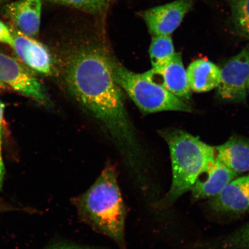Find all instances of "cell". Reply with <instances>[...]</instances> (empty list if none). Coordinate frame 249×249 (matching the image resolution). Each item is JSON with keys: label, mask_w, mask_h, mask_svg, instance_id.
<instances>
[{"label": "cell", "mask_w": 249, "mask_h": 249, "mask_svg": "<svg viewBox=\"0 0 249 249\" xmlns=\"http://www.w3.org/2000/svg\"><path fill=\"white\" fill-rule=\"evenodd\" d=\"M71 202L82 222L107 236L121 249H126L127 208L114 165H106L93 184Z\"/></svg>", "instance_id": "cell-2"}, {"label": "cell", "mask_w": 249, "mask_h": 249, "mask_svg": "<svg viewBox=\"0 0 249 249\" xmlns=\"http://www.w3.org/2000/svg\"><path fill=\"white\" fill-rule=\"evenodd\" d=\"M110 60L100 48L82 47L67 58L65 80L74 98L110 133L130 179L137 188L142 189L150 181L148 165L112 73Z\"/></svg>", "instance_id": "cell-1"}, {"label": "cell", "mask_w": 249, "mask_h": 249, "mask_svg": "<svg viewBox=\"0 0 249 249\" xmlns=\"http://www.w3.org/2000/svg\"><path fill=\"white\" fill-rule=\"evenodd\" d=\"M6 86L40 104H48L39 81L16 59L0 52V87Z\"/></svg>", "instance_id": "cell-6"}, {"label": "cell", "mask_w": 249, "mask_h": 249, "mask_svg": "<svg viewBox=\"0 0 249 249\" xmlns=\"http://www.w3.org/2000/svg\"><path fill=\"white\" fill-rule=\"evenodd\" d=\"M190 89L196 92H205L217 88L221 79L220 69L208 60L199 59L192 62L186 70Z\"/></svg>", "instance_id": "cell-14"}, {"label": "cell", "mask_w": 249, "mask_h": 249, "mask_svg": "<svg viewBox=\"0 0 249 249\" xmlns=\"http://www.w3.org/2000/svg\"><path fill=\"white\" fill-rule=\"evenodd\" d=\"M193 7L192 0H176L145 11L143 19L153 36H170Z\"/></svg>", "instance_id": "cell-7"}, {"label": "cell", "mask_w": 249, "mask_h": 249, "mask_svg": "<svg viewBox=\"0 0 249 249\" xmlns=\"http://www.w3.org/2000/svg\"><path fill=\"white\" fill-rule=\"evenodd\" d=\"M143 74L152 82L182 101L186 102L191 99L192 91L189 88L186 70L179 53H176L173 58L163 66L152 68Z\"/></svg>", "instance_id": "cell-8"}, {"label": "cell", "mask_w": 249, "mask_h": 249, "mask_svg": "<svg viewBox=\"0 0 249 249\" xmlns=\"http://www.w3.org/2000/svg\"><path fill=\"white\" fill-rule=\"evenodd\" d=\"M56 4L70 6L91 14H97L104 9L107 0H49Z\"/></svg>", "instance_id": "cell-18"}, {"label": "cell", "mask_w": 249, "mask_h": 249, "mask_svg": "<svg viewBox=\"0 0 249 249\" xmlns=\"http://www.w3.org/2000/svg\"><path fill=\"white\" fill-rule=\"evenodd\" d=\"M217 213H240L249 210V175L236 177L210 202Z\"/></svg>", "instance_id": "cell-12"}, {"label": "cell", "mask_w": 249, "mask_h": 249, "mask_svg": "<svg viewBox=\"0 0 249 249\" xmlns=\"http://www.w3.org/2000/svg\"><path fill=\"white\" fill-rule=\"evenodd\" d=\"M235 29L249 39V0H229Z\"/></svg>", "instance_id": "cell-16"}, {"label": "cell", "mask_w": 249, "mask_h": 249, "mask_svg": "<svg viewBox=\"0 0 249 249\" xmlns=\"http://www.w3.org/2000/svg\"><path fill=\"white\" fill-rule=\"evenodd\" d=\"M5 0H0V4H2V2H4Z\"/></svg>", "instance_id": "cell-22"}, {"label": "cell", "mask_w": 249, "mask_h": 249, "mask_svg": "<svg viewBox=\"0 0 249 249\" xmlns=\"http://www.w3.org/2000/svg\"><path fill=\"white\" fill-rule=\"evenodd\" d=\"M4 105L0 102V129H2L3 122V114H4Z\"/></svg>", "instance_id": "cell-21"}, {"label": "cell", "mask_w": 249, "mask_h": 249, "mask_svg": "<svg viewBox=\"0 0 249 249\" xmlns=\"http://www.w3.org/2000/svg\"><path fill=\"white\" fill-rule=\"evenodd\" d=\"M153 68L163 66L173 58L176 54L172 39L170 36H155L149 50Z\"/></svg>", "instance_id": "cell-15"}, {"label": "cell", "mask_w": 249, "mask_h": 249, "mask_svg": "<svg viewBox=\"0 0 249 249\" xmlns=\"http://www.w3.org/2000/svg\"><path fill=\"white\" fill-rule=\"evenodd\" d=\"M161 135L169 146L172 182L160 205H170L191 191L199 176L216 160L215 149L191 134L178 129L163 130Z\"/></svg>", "instance_id": "cell-3"}, {"label": "cell", "mask_w": 249, "mask_h": 249, "mask_svg": "<svg viewBox=\"0 0 249 249\" xmlns=\"http://www.w3.org/2000/svg\"><path fill=\"white\" fill-rule=\"evenodd\" d=\"M42 0H17L2 8L9 23L25 35L34 37L39 32Z\"/></svg>", "instance_id": "cell-10"}, {"label": "cell", "mask_w": 249, "mask_h": 249, "mask_svg": "<svg viewBox=\"0 0 249 249\" xmlns=\"http://www.w3.org/2000/svg\"><path fill=\"white\" fill-rule=\"evenodd\" d=\"M14 38L12 48L20 60L30 69L43 74L53 71V59L47 47L38 40L20 32L9 25Z\"/></svg>", "instance_id": "cell-9"}, {"label": "cell", "mask_w": 249, "mask_h": 249, "mask_svg": "<svg viewBox=\"0 0 249 249\" xmlns=\"http://www.w3.org/2000/svg\"><path fill=\"white\" fill-rule=\"evenodd\" d=\"M216 158L233 172L249 171V140L235 136L224 144L214 147Z\"/></svg>", "instance_id": "cell-13"}, {"label": "cell", "mask_w": 249, "mask_h": 249, "mask_svg": "<svg viewBox=\"0 0 249 249\" xmlns=\"http://www.w3.org/2000/svg\"><path fill=\"white\" fill-rule=\"evenodd\" d=\"M46 249H107L98 246L76 244L67 241H58L53 243Z\"/></svg>", "instance_id": "cell-19"}, {"label": "cell", "mask_w": 249, "mask_h": 249, "mask_svg": "<svg viewBox=\"0 0 249 249\" xmlns=\"http://www.w3.org/2000/svg\"><path fill=\"white\" fill-rule=\"evenodd\" d=\"M238 176L216 158L199 176L191 191L195 200L213 197Z\"/></svg>", "instance_id": "cell-11"}, {"label": "cell", "mask_w": 249, "mask_h": 249, "mask_svg": "<svg viewBox=\"0 0 249 249\" xmlns=\"http://www.w3.org/2000/svg\"><path fill=\"white\" fill-rule=\"evenodd\" d=\"M220 73L217 87L219 97L229 102H245L249 82V45L230 59L220 69Z\"/></svg>", "instance_id": "cell-5"}, {"label": "cell", "mask_w": 249, "mask_h": 249, "mask_svg": "<svg viewBox=\"0 0 249 249\" xmlns=\"http://www.w3.org/2000/svg\"><path fill=\"white\" fill-rule=\"evenodd\" d=\"M219 249H249V222L227 236Z\"/></svg>", "instance_id": "cell-17"}, {"label": "cell", "mask_w": 249, "mask_h": 249, "mask_svg": "<svg viewBox=\"0 0 249 249\" xmlns=\"http://www.w3.org/2000/svg\"><path fill=\"white\" fill-rule=\"evenodd\" d=\"M0 43L12 47L14 38L9 26L0 20Z\"/></svg>", "instance_id": "cell-20"}, {"label": "cell", "mask_w": 249, "mask_h": 249, "mask_svg": "<svg viewBox=\"0 0 249 249\" xmlns=\"http://www.w3.org/2000/svg\"><path fill=\"white\" fill-rule=\"evenodd\" d=\"M110 63L112 73L118 86L125 90L130 98L144 113L194 111V108L186 102L152 82L144 74L132 72L111 58Z\"/></svg>", "instance_id": "cell-4"}, {"label": "cell", "mask_w": 249, "mask_h": 249, "mask_svg": "<svg viewBox=\"0 0 249 249\" xmlns=\"http://www.w3.org/2000/svg\"><path fill=\"white\" fill-rule=\"evenodd\" d=\"M248 91H249V82L248 84Z\"/></svg>", "instance_id": "cell-23"}]
</instances>
